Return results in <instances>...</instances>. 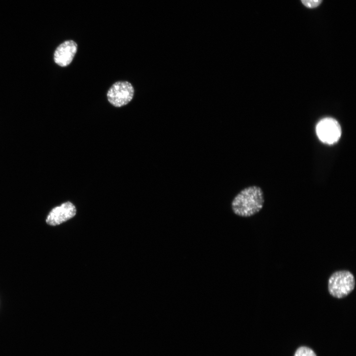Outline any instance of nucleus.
Masks as SVG:
<instances>
[{"instance_id":"obj_3","label":"nucleus","mask_w":356,"mask_h":356,"mask_svg":"<svg viewBox=\"0 0 356 356\" xmlns=\"http://www.w3.org/2000/svg\"><path fill=\"white\" fill-rule=\"evenodd\" d=\"M134 90L127 81H118L113 84L107 93L108 101L113 106L120 107L128 104L133 99Z\"/></svg>"},{"instance_id":"obj_1","label":"nucleus","mask_w":356,"mask_h":356,"mask_svg":"<svg viewBox=\"0 0 356 356\" xmlns=\"http://www.w3.org/2000/svg\"><path fill=\"white\" fill-rule=\"evenodd\" d=\"M265 203L264 192L261 187L253 185L241 190L231 203L232 212L241 217H250L258 213Z\"/></svg>"},{"instance_id":"obj_7","label":"nucleus","mask_w":356,"mask_h":356,"mask_svg":"<svg viewBox=\"0 0 356 356\" xmlns=\"http://www.w3.org/2000/svg\"><path fill=\"white\" fill-rule=\"evenodd\" d=\"M294 356H316V355L310 348L302 347L297 350Z\"/></svg>"},{"instance_id":"obj_5","label":"nucleus","mask_w":356,"mask_h":356,"mask_svg":"<svg viewBox=\"0 0 356 356\" xmlns=\"http://www.w3.org/2000/svg\"><path fill=\"white\" fill-rule=\"evenodd\" d=\"M76 213L75 206L66 202L53 208L47 216L46 222L50 225H57L73 218Z\"/></svg>"},{"instance_id":"obj_8","label":"nucleus","mask_w":356,"mask_h":356,"mask_svg":"<svg viewBox=\"0 0 356 356\" xmlns=\"http://www.w3.org/2000/svg\"><path fill=\"white\" fill-rule=\"evenodd\" d=\"M322 0H301L302 3L308 8H315L321 3Z\"/></svg>"},{"instance_id":"obj_2","label":"nucleus","mask_w":356,"mask_h":356,"mask_svg":"<svg viewBox=\"0 0 356 356\" xmlns=\"http://www.w3.org/2000/svg\"><path fill=\"white\" fill-rule=\"evenodd\" d=\"M356 279L353 273L342 269L332 273L328 279V291L333 297L341 299L347 297L355 289Z\"/></svg>"},{"instance_id":"obj_6","label":"nucleus","mask_w":356,"mask_h":356,"mask_svg":"<svg viewBox=\"0 0 356 356\" xmlns=\"http://www.w3.org/2000/svg\"><path fill=\"white\" fill-rule=\"evenodd\" d=\"M77 44L72 40H66L60 44L54 53V61L61 67H66L72 61L77 51Z\"/></svg>"},{"instance_id":"obj_4","label":"nucleus","mask_w":356,"mask_h":356,"mask_svg":"<svg viewBox=\"0 0 356 356\" xmlns=\"http://www.w3.org/2000/svg\"><path fill=\"white\" fill-rule=\"evenodd\" d=\"M316 133L318 138L322 142L333 144L340 138L342 130L337 120L332 118H326L317 123Z\"/></svg>"}]
</instances>
